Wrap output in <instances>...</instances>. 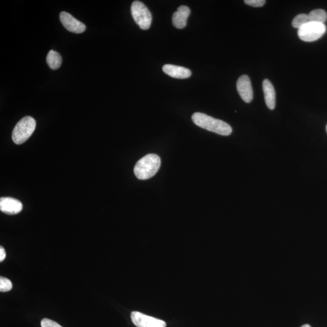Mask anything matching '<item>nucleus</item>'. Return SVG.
Segmentation results:
<instances>
[{
    "instance_id": "nucleus-2",
    "label": "nucleus",
    "mask_w": 327,
    "mask_h": 327,
    "mask_svg": "<svg viewBox=\"0 0 327 327\" xmlns=\"http://www.w3.org/2000/svg\"><path fill=\"white\" fill-rule=\"evenodd\" d=\"M161 159L155 154H149L138 161L134 168V173L138 179L146 180L152 178L159 170Z\"/></svg>"
},
{
    "instance_id": "nucleus-1",
    "label": "nucleus",
    "mask_w": 327,
    "mask_h": 327,
    "mask_svg": "<svg viewBox=\"0 0 327 327\" xmlns=\"http://www.w3.org/2000/svg\"><path fill=\"white\" fill-rule=\"evenodd\" d=\"M192 121L202 129L212 131L220 136H228L232 132V129L224 121L215 119L207 114L200 112L195 113L191 117Z\"/></svg>"
},
{
    "instance_id": "nucleus-21",
    "label": "nucleus",
    "mask_w": 327,
    "mask_h": 327,
    "mask_svg": "<svg viewBox=\"0 0 327 327\" xmlns=\"http://www.w3.org/2000/svg\"><path fill=\"white\" fill-rule=\"evenodd\" d=\"M326 132H327V125H326Z\"/></svg>"
},
{
    "instance_id": "nucleus-9",
    "label": "nucleus",
    "mask_w": 327,
    "mask_h": 327,
    "mask_svg": "<svg viewBox=\"0 0 327 327\" xmlns=\"http://www.w3.org/2000/svg\"><path fill=\"white\" fill-rule=\"evenodd\" d=\"M23 204L15 198L2 197L0 198V210L8 215H16L22 210Z\"/></svg>"
},
{
    "instance_id": "nucleus-20",
    "label": "nucleus",
    "mask_w": 327,
    "mask_h": 327,
    "mask_svg": "<svg viewBox=\"0 0 327 327\" xmlns=\"http://www.w3.org/2000/svg\"><path fill=\"white\" fill-rule=\"evenodd\" d=\"M301 327H311V326H310L309 324H305V325H302Z\"/></svg>"
},
{
    "instance_id": "nucleus-10",
    "label": "nucleus",
    "mask_w": 327,
    "mask_h": 327,
    "mask_svg": "<svg viewBox=\"0 0 327 327\" xmlns=\"http://www.w3.org/2000/svg\"><path fill=\"white\" fill-rule=\"evenodd\" d=\"M190 14V10L187 6L179 7L172 16V23L175 28L180 29L184 28L187 26V19Z\"/></svg>"
},
{
    "instance_id": "nucleus-16",
    "label": "nucleus",
    "mask_w": 327,
    "mask_h": 327,
    "mask_svg": "<svg viewBox=\"0 0 327 327\" xmlns=\"http://www.w3.org/2000/svg\"><path fill=\"white\" fill-rule=\"evenodd\" d=\"M12 284L11 281L8 278L4 277L0 278V291L6 292L11 291Z\"/></svg>"
},
{
    "instance_id": "nucleus-8",
    "label": "nucleus",
    "mask_w": 327,
    "mask_h": 327,
    "mask_svg": "<svg viewBox=\"0 0 327 327\" xmlns=\"http://www.w3.org/2000/svg\"><path fill=\"white\" fill-rule=\"evenodd\" d=\"M237 87L241 99L245 103H251L254 97V93L250 78L246 75L239 77L237 81Z\"/></svg>"
},
{
    "instance_id": "nucleus-6",
    "label": "nucleus",
    "mask_w": 327,
    "mask_h": 327,
    "mask_svg": "<svg viewBox=\"0 0 327 327\" xmlns=\"http://www.w3.org/2000/svg\"><path fill=\"white\" fill-rule=\"evenodd\" d=\"M131 321L137 327H166V323L162 320L147 316L140 312L131 313Z\"/></svg>"
},
{
    "instance_id": "nucleus-12",
    "label": "nucleus",
    "mask_w": 327,
    "mask_h": 327,
    "mask_svg": "<svg viewBox=\"0 0 327 327\" xmlns=\"http://www.w3.org/2000/svg\"><path fill=\"white\" fill-rule=\"evenodd\" d=\"M266 105L269 109L274 110L276 106V93L274 86L268 80H264L262 83Z\"/></svg>"
},
{
    "instance_id": "nucleus-5",
    "label": "nucleus",
    "mask_w": 327,
    "mask_h": 327,
    "mask_svg": "<svg viewBox=\"0 0 327 327\" xmlns=\"http://www.w3.org/2000/svg\"><path fill=\"white\" fill-rule=\"evenodd\" d=\"M326 32V26L322 23L308 22L298 29L299 39L305 42L316 41Z\"/></svg>"
},
{
    "instance_id": "nucleus-17",
    "label": "nucleus",
    "mask_w": 327,
    "mask_h": 327,
    "mask_svg": "<svg viewBox=\"0 0 327 327\" xmlns=\"http://www.w3.org/2000/svg\"><path fill=\"white\" fill-rule=\"evenodd\" d=\"M42 327H63L55 321L49 319H43L41 322Z\"/></svg>"
},
{
    "instance_id": "nucleus-18",
    "label": "nucleus",
    "mask_w": 327,
    "mask_h": 327,
    "mask_svg": "<svg viewBox=\"0 0 327 327\" xmlns=\"http://www.w3.org/2000/svg\"><path fill=\"white\" fill-rule=\"evenodd\" d=\"M244 3L246 5L248 6L258 8V7H262L264 6L265 5V1H264V0H245Z\"/></svg>"
},
{
    "instance_id": "nucleus-3",
    "label": "nucleus",
    "mask_w": 327,
    "mask_h": 327,
    "mask_svg": "<svg viewBox=\"0 0 327 327\" xmlns=\"http://www.w3.org/2000/svg\"><path fill=\"white\" fill-rule=\"evenodd\" d=\"M36 127V121L31 117H26L16 124L12 131V140L16 144L26 142L31 137Z\"/></svg>"
},
{
    "instance_id": "nucleus-4",
    "label": "nucleus",
    "mask_w": 327,
    "mask_h": 327,
    "mask_svg": "<svg viewBox=\"0 0 327 327\" xmlns=\"http://www.w3.org/2000/svg\"><path fill=\"white\" fill-rule=\"evenodd\" d=\"M131 15L134 22L141 29L147 30L150 28L152 16L151 13L143 3L140 1H134L131 6Z\"/></svg>"
},
{
    "instance_id": "nucleus-19",
    "label": "nucleus",
    "mask_w": 327,
    "mask_h": 327,
    "mask_svg": "<svg viewBox=\"0 0 327 327\" xmlns=\"http://www.w3.org/2000/svg\"><path fill=\"white\" fill-rule=\"evenodd\" d=\"M6 258V252L5 248L1 246L0 247V261L2 262Z\"/></svg>"
},
{
    "instance_id": "nucleus-15",
    "label": "nucleus",
    "mask_w": 327,
    "mask_h": 327,
    "mask_svg": "<svg viewBox=\"0 0 327 327\" xmlns=\"http://www.w3.org/2000/svg\"><path fill=\"white\" fill-rule=\"evenodd\" d=\"M308 22H309L308 15L301 13V14L296 16L294 19L293 20L292 26L293 28L299 29Z\"/></svg>"
},
{
    "instance_id": "nucleus-14",
    "label": "nucleus",
    "mask_w": 327,
    "mask_h": 327,
    "mask_svg": "<svg viewBox=\"0 0 327 327\" xmlns=\"http://www.w3.org/2000/svg\"><path fill=\"white\" fill-rule=\"evenodd\" d=\"M308 17L310 22L324 24L327 19V13L324 10L315 9L309 13Z\"/></svg>"
},
{
    "instance_id": "nucleus-13",
    "label": "nucleus",
    "mask_w": 327,
    "mask_h": 327,
    "mask_svg": "<svg viewBox=\"0 0 327 327\" xmlns=\"http://www.w3.org/2000/svg\"><path fill=\"white\" fill-rule=\"evenodd\" d=\"M62 57L60 54L54 50H50L47 56L46 61L50 69L56 70L62 64Z\"/></svg>"
},
{
    "instance_id": "nucleus-11",
    "label": "nucleus",
    "mask_w": 327,
    "mask_h": 327,
    "mask_svg": "<svg viewBox=\"0 0 327 327\" xmlns=\"http://www.w3.org/2000/svg\"><path fill=\"white\" fill-rule=\"evenodd\" d=\"M163 70L168 76L177 79H186L191 75L190 70L173 65H165L163 67Z\"/></svg>"
},
{
    "instance_id": "nucleus-7",
    "label": "nucleus",
    "mask_w": 327,
    "mask_h": 327,
    "mask_svg": "<svg viewBox=\"0 0 327 327\" xmlns=\"http://www.w3.org/2000/svg\"><path fill=\"white\" fill-rule=\"evenodd\" d=\"M60 19L64 27L69 32L82 33L86 29L85 25L66 12L60 13Z\"/></svg>"
}]
</instances>
